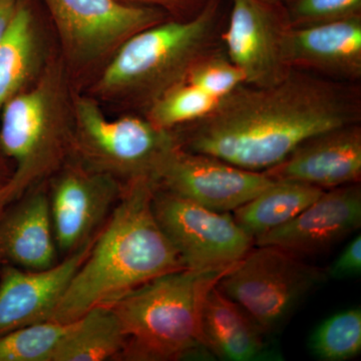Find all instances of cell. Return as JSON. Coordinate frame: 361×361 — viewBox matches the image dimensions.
Listing matches in <instances>:
<instances>
[{"label":"cell","instance_id":"cell-29","mask_svg":"<svg viewBox=\"0 0 361 361\" xmlns=\"http://www.w3.org/2000/svg\"><path fill=\"white\" fill-rule=\"evenodd\" d=\"M20 0H0V42L13 20Z\"/></svg>","mask_w":361,"mask_h":361},{"label":"cell","instance_id":"cell-22","mask_svg":"<svg viewBox=\"0 0 361 361\" xmlns=\"http://www.w3.org/2000/svg\"><path fill=\"white\" fill-rule=\"evenodd\" d=\"M220 101L183 80L157 97L144 116L157 127L173 130L201 120Z\"/></svg>","mask_w":361,"mask_h":361},{"label":"cell","instance_id":"cell-25","mask_svg":"<svg viewBox=\"0 0 361 361\" xmlns=\"http://www.w3.org/2000/svg\"><path fill=\"white\" fill-rule=\"evenodd\" d=\"M184 80L217 99H224L245 85L243 73L219 47L197 59Z\"/></svg>","mask_w":361,"mask_h":361},{"label":"cell","instance_id":"cell-7","mask_svg":"<svg viewBox=\"0 0 361 361\" xmlns=\"http://www.w3.org/2000/svg\"><path fill=\"white\" fill-rule=\"evenodd\" d=\"M326 279L325 271L276 246H258L218 280L216 287L253 318L268 336Z\"/></svg>","mask_w":361,"mask_h":361},{"label":"cell","instance_id":"cell-16","mask_svg":"<svg viewBox=\"0 0 361 361\" xmlns=\"http://www.w3.org/2000/svg\"><path fill=\"white\" fill-rule=\"evenodd\" d=\"M284 52L290 70L357 84L361 78V16L290 26Z\"/></svg>","mask_w":361,"mask_h":361},{"label":"cell","instance_id":"cell-18","mask_svg":"<svg viewBox=\"0 0 361 361\" xmlns=\"http://www.w3.org/2000/svg\"><path fill=\"white\" fill-rule=\"evenodd\" d=\"M202 329L214 357L230 361L280 360L270 336L214 285L202 304Z\"/></svg>","mask_w":361,"mask_h":361},{"label":"cell","instance_id":"cell-19","mask_svg":"<svg viewBox=\"0 0 361 361\" xmlns=\"http://www.w3.org/2000/svg\"><path fill=\"white\" fill-rule=\"evenodd\" d=\"M39 20L27 0L18 9L0 42V111L39 77L49 54Z\"/></svg>","mask_w":361,"mask_h":361},{"label":"cell","instance_id":"cell-2","mask_svg":"<svg viewBox=\"0 0 361 361\" xmlns=\"http://www.w3.org/2000/svg\"><path fill=\"white\" fill-rule=\"evenodd\" d=\"M155 188L149 180L123 186L89 255L47 320L65 324L75 322L157 277L187 269L154 215Z\"/></svg>","mask_w":361,"mask_h":361},{"label":"cell","instance_id":"cell-28","mask_svg":"<svg viewBox=\"0 0 361 361\" xmlns=\"http://www.w3.org/2000/svg\"><path fill=\"white\" fill-rule=\"evenodd\" d=\"M130 4L156 7L165 11L171 18L188 20L202 11L209 0H122Z\"/></svg>","mask_w":361,"mask_h":361},{"label":"cell","instance_id":"cell-26","mask_svg":"<svg viewBox=\"0 0 361 361\" xmlns=\"http://www.w3.org/2000/svg\"><path fill=\"white\" fill-rule=\"evenodd\" d=\"M291 26L319 25L361 16V0H293L286 7Z\"/></svg>","mask_w":361,"mask_h":361},{"label":"cell","instance_id":"cell-20","mask_svg":"<svg viewBox=\"0 0 361 361\" xmlns=\"http://www.w3.org/2000/svg\"><path fill=\"white\" fill-rule=\"evenodd\" d=\"M325 190L289 180H275L257 196L234 210V219L255 241L295 218Z\"/></svg>","mask_w":361,"mask_h":361},{"label":"cell","instance_id":"cell-9","mask_svg":"<svg viewBox=\"0 0 361 361\" xmlns=\"http://www.w3.org/2000/svg\"><path fill=\"white\" fill-rule=\"evenodd\" d=\"M157 222L179 252L187 269H229L251 250L255 241L229 212H218L155 188Z\"/></svg>","mask_w":361,"mask_h":361},{"label":"cell","instance_id":"cell-5","mask_svg":"<svg viewBox=\"0 0 361 361\" xmlns=\"http://www.w3.org/2000/svg\"><path fill=\"white\" fill-rule=\"evenodd\" d=\"M231 268L168 273L109 305L126 336L120 360H215L202 329V304Z\"/></svg>","mask_w":361,"mask_h":361},{"label":"cell","instance_id":"cell-23","mask_svg":"<svg viewBox=\"0 0 361 361\" xmlns=\"http://www.w3.org/2000/svg\"><path fill=\"white\" fill-rule=\"evenodd\" d=\"M308 348L316 360L348 361L361 353L360 307L339 311L323 320L311 334Z\"/></svg>","mask_w":361,"mask_h":361},{"label":"cell","instance_id":"cell-4","mask_svg":"<svg viewBox=\"0 0 361 361\" xmlns=\"http://www.w3.org/2000/svg\"><path fill=\"white\" fill-rule=\"evenodd\" d=\"M222 11L223 0H209L193 18H168L137 33L102 68L90 96L146 111L184 80L197 59L218 47Z\"/></svg>","mask_w":361,"mask_h":361},{"label":"cell","instance_id":"cell-10","mask_svg":"<svg viewBox=\"0 0 361 361\" xmlns=\"http://www.w3.org/2000/svg\"><path fill=\"white\" fill-rule=\"evenodd\" d=\"M290 26L286 7L274 0H232L220 39L245 85L270 87L288 75L284 42Z\"/></svg>","mask_w":361,"mask_h":361},{"label":"cell","instance_id":"cell-14","mask_svg":"<svg viewBox=\"0 0 361 361\" xmlns=\"http://www.w3.org/2000/svg\"><path fill=\"white\" fill-rule=\"evenodd\" d=\"M96 236L47 269H23L13 264L1 268L0 336L49 319L89 255Z\"/></svg>","mask_w":361,"mask_h":361},{"label":"cell","instance_id":"cell-12","mask_svg":"<svg viewBox=\"0 0 361 361\" xmlns=\"http://www.w3.org/2000/svg\"><path fill=\"white\" fill-rule=\"evenodd\" d=\"M275 180L206 154L194 153L179 142L161 161L156 188L218 212H231L257 196Z\"/></svg>","mask_w":361,"mask_h":361},{"label":"cell","instance_id":"cell-24","mask_svg":"<svg viewBox=\"0 0 361 361\" xmlns=\"http://www.w3.org/2000/svg\"><path fill=\"white\" fill-rule=\"evenodd\" d=\"M70 323L44 320L0 336V361H52Z\"/></svg>","mask_w":361,"mask_h":361},{"label":"cell","instance_id":"cell-21","mask_svg":"<svg viewBox=\"0 0 361 361\" xmlns=\"http://www.w3.org/2000/svg\"><path fill=\"white\" fill-rule=\"evenodd\" d=\"M125 342L115 311L99 306L70 322L52 361L120 360Z\"/></svg>","mask_w":361,"mask_h":361},{"label":"cell","instance_id":"cell-31","mask_svg":"<svg viewBox=\"0 0 361 361\" xmlns=\"http://www.w3.org/2000/svg\"><path fill=\"white\" fill-rule=\"evenodd\" d=\"M274 1L278 2V4H281V6L287 7L293 0H274Z\"/></svg>","mask_w":361,"mask_h":361},{"label":"cell","instance_id":"cell-32","mask_svg":"<svg viewBox=\"0 0 361 361\" xmlns=\"http://www.w3.org/2000/svg\"><path fill=\"white\" fill-rule=\"evenodd\" d=\"M2 261H4V258H2L1 252H0V263H1Z\"/></svg>","mask_w":361,"mask_h":361},{"label":"cell","instance_id":"cell-13","mask_svg":"<svg viewBox=\"0 0 361 361\" xmlns=\"http://www.w3.org/2000/svg\"><path fill=\"white\" fill-rule=\"evenodd\" d=\"M360 183L325 190L295 218L255 240L258 246H276L301 257L329 250L360 229Z\"/></svg>","mask_w":361,"mask_h":361},{"label":"cell","instance_id":"cell-15","mask_svg":"<svg viewBox=\"0 0 361 361\" xmlns=\"http://www.w3.org/2000/svg\"><path fill=\"white\" fill-rule=\"evenodd\" d=\"M264 173L275 180L302 183L322 190L357 184L361 178L360 123L313 135Z\"/></svg>","mask_w":361,"mask_h":361},{"label":"cell","instance_id":"cell-1","mask_svg":"<svg viewBox=\"0 0 361 361\" xmlns=\"http://www.w3.org/2000/svg\"><path fill=\"white\" fill-rule=\"evenodd\" d=\"M360 122L357 84L292 70L270 87L241 85L209 115L173 130L187 151L265 172L313 135Z\"/></svg>","mask_w":361,"mask_h":361},{"label":"cell","instance_id":"cell-8","mask_svg":"<svg viewBox=\"0 0 361 361\" xmlns=\"http://www.w3.org/2000/svg\"><path fill=\"white\" fill-rule=\"evenodd\" d=\"M71 75L106 65L135 35L171 18L156 7L122 0H44Z\"/></svg>","mask_w":361,"mask_h":361},{"label":"cell","instance_id":"cell-3","mask_svg":"<svg viewBox=\"0 0 361 361\" xmlns=\"http://www.w3.org/2000/svg\"><path fill=\"white\" fill-rule=\"evenodd\" d=\"M75 92L65 61L52 54L37 80L0 111V153L13 163L6 206L70 160Z\"/></svg>","mask_w":361,"mask_h":361},{"label":"cell","instance_id":"cell-11","mask_svg":"<svg viewBox=\"0 0 361 361\" xmlns=\"http://www.w3.org/2000/svg\"><path fill=\"white\" fill-rule=\"evenodd\" d=\"M51 179L47 193L56 245L63 258L103 227L120 200L123 186L73 157Z\"/></svg>","mask_w":361,"mask_h":361},{"label":"cell","instance_id":"cell-27","mask_svg":"<svg viewBox=\"0 0 361 361\" xmlns=\"http://www.w3.org/2000/svg\"><path fill=\"white\" fill-rule=\"evenodd\" d=\"M324 271L326 278L336 280L360 276L361 272L360 234L349 242L341 255Z\"/></svg>","mask_w":361,"mask_h":361},{"label":"cell","instance_id":"cell-6","mask_svg":"<svg viewBox=\"0 0 361 361\" xmlns=\"http://www.w3.org/2000/svg\"><path fill=\"white\" fill-rule=\"evenodd\" d=\"M177 144L174 130L145 116L110 118L94 97L75 92L71 157L123 186L142 180L156 185L161 161Z\"/></svg>","mask_w":361,"mask_h":361},{"label":"cell","instance_id":"cell-30","mask_svg":"<svg viewBox=\"0 0 361 361\" xmlns=\"http://www.w3.org/2000/svg\"><path fill=\"white\" fill-rule=\"evenodd\" d=\"M11 178V173L7 172L4 157L0 153V212L6 208V185Z\"/></svg>","mask_w":361,"mask_h":361},{"label":"cell","instance_id":"cell-17","mask_svg":"<svg viewBox=\"0 0 361 361\" xmlns=\"http://www.w3.org/2000/svg\"><path fill=\"white\" fill-rule=\"evenodd\" d=\"M39 187L0 212L2 258L23 269H47L59 262L49 193Z\"/></svg>","mask_w":361,"mask_h":361}]
</instances>
